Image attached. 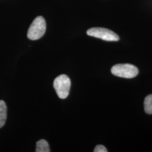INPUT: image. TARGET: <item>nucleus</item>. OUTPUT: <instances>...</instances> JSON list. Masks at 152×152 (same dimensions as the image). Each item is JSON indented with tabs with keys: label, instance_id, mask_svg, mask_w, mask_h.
Wrapping results in <instances>:
<instances>
[{
	"label": "nucleus",
	"instance_id": "1",
	"mask_svg": "<svg viewBox=\"0 0 152 152\" xmlns=\"http://www.w3.org/2000/svg\"><path fill=\"white\" fill-rule=\"evenodd\" d=\"M46 29V21L42 16H38L33 21L29 28L27 33L28 38L31 40H37L41 38Z\"/></svg>",
	"mask_w": 152,
	"mask_h": 152
},
{
	"label": "nucleus",
	"instance_id": "2",
	"mask_svg": "<svg viewBox=\"0 0 152 152\" xmlns=\"http://www.w3.org/2000/svg\"><path fill=\"white\" fill-rule=\"evenodd\" d=\"M54 88L59 98L64 99L67 98L71 89L70 78L65 75L57 77L54 81Z\"/></svg>",
	"mask_w": 152,
	"mask_h": 152
},
{
	"label": "nucleus",
	"instance_id": "3",
	"mask_svg": "<svg viewBox=\"0 0 152 152\" xmlns=\"http://www.w3.org/2000/svg\"><path fill=\"white\" fill-rule=\"evenodd\" d=\"M111 72L114 76L125 78H132L139 73L136 66L130 64H118L111 68Z\"/></svg>",
	"mask_w": 152,
	"mask_h": 152
},
{
	"label": "nucleus",
	"instance_id": "4",
	"mask_svg": "<svg viewBox=\"0 0 152 152\" xmlns=\"http://www.w3.org/2000/svg\"><path fill=\"white\" fill-rule=\"evenodd\" d=\"M87 34L95 38H100L107 41H118L119 36L112 31L104 28L95 27L89 29Z\"/></svg>",
	"mask_w": 152,
	"mask_h": 152
},
{
	"label": "nucleus",
	"instance_id": "5",
	"mask_svg": "<svg viewBox=\"0 0 152 152\" xmlns=\"http://www.w3.org/2000/svg\"><path fill=\"white\" fill-rule=\"evenodd\" d=\"M7 118V107L5 102L0 100V129L5 124Z\"/></svg>",
	"mask_w": 152,
	"mask_h": 152
},
{
	"label": "nucleus",
	"instance_id": "6",
	"mask_svg": "<svg viewBox=\"0 0 152 152\" xmlns=\"http://www.w3.org/2000/svg\"><path fill=\"white\" fill-rule=\"evenodd\" d=\"M36 152H50L49 144L44 139H41L36 142Z\"/></svg>",
	"mask_w": 152,
	"mask_h": 152
},
{
	"label": "nucleus",
	"instance_id": "7",
	"mask_svg": "<svg viewBox=\"0 0 152 152\" xmlns=\"http://www.w3.org/2000/svg\"><path fill=\"white\" fill-rule=\"evenodd\" d=\"M144 110L147 114H152V94L148 95L144 100Z\"/></svg>",
	"mask_w": 152,
	"mask_h": 152
},
{
	"label": "nucleus",
	"instance_id": "8",
	"mask_svg": "<svg viewBox=\"0 0 152 152\" xmlns=\"http://www.w3.org/2000/svg\"><path fill=\"white\" fill-rule=\"evenodd\" d=\"M94 152H108L107 148L102 145H98L95 148Z\"/></svg>",
	"mask_w": 152,
	"mask_h": 152
}]
</instances>
